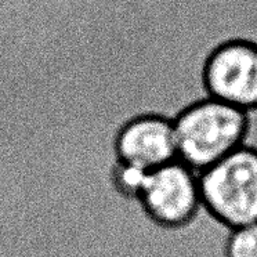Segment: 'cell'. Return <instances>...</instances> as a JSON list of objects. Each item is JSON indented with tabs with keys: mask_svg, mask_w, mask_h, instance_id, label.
Returning a JSON list of instances; mask_svg holds the SVG:
<instances>
[{
	"mask_svg": "<svg viewBox=\"0 0 257 257\" xmlns=\"http://www.w3.org/2000/svg\"><path fill=\"white\" fill-rule=\"evenodd\" d=\"M173 124L177 159L202 172L240 147L245 111L210 98L183 112Z\"/></svg>",
	"mask_w": 257,
	"mask_h": 257,
	"instance_id": "obj_1",
	"label": "cell"
},
{
	"mask_svg": "<svg viewBox=\"0 0 257 257\" xmlns=\"http://www.w3.org/2000/svg\"><path fill=\"white\" fill-rule=\"evenodd\" d=\"M113 161L151 172L177 159L174 124L154 115L137 116L117 126L112 136Z\"/></svg>",
	"mask_w": 257,
	"mask_h": 257,
	"instance_id": "obj_4",
	"label": "cell"
},
{
	"mask_svg": "<svg viewBox=\"0 0 257 257\" xmlns=\"http://www.w3.org/2000/svg\"><path fill=\"white\" fill-rule=\"evenodd\" d=\"M206 86L212 98L249 109L257 105V47L234 42L220 47L207 61Z\"/></svg>",
	"mask_w": 257,
	"mask_h": 257,
	"instance_id": "obj_5",
	"label": "cell"
},
{
	"mask_svg": "<svg viewBox=\"0 0 257 257\" xmlns=\"http://www.w3.org/2000/svg\"><path fill=\"white\" fill-rule=\"evenodd\" d=\"M202 202L231 227L257 221V152L238 147L198 172Z\"/></svg>",
	"mask_w": 257,
	"mask_h": 257,
	"instance_id": "obj_2",
	"label": "cell"
},
{
	"mask_svg": "<svg viewBox=\"0 0 257 257\" xmlns=\"http://www.w3.org/2000/svg\"><path fill=\"white\" fill-rule=\"evenodd\" d=\"M228 257H257V221L234 228L228 242Z\"/></svg>",
	"mask_w": 257,
	"mask_h": 257,
	"instance_id": "obj_7",
	"label": "cell"
},
{
	"mask_svg": "<svg viewBox=\"0 0 257 257\" xmlns=\"http://www.w3.org/2000/svg\"><path fill=\"white\" fill-rule=\"evenodd\" d=\"M147 174L148 172L146 170L113 161L109 170V183L119 198L130 205H135L137 203V198L146 181Z\"/></svg>",
	"mask_w": 257,
	"mask_h": 257,
	"instance_id": "obj_6",
	"label": "cell"
},
{
	"mask_svg": "<svg viewBox=\"0 0 257 257\" xmlns=\"http://www.w3.org/2000/svg\"><path fill=\"white\" fill-rule=\"evenodd\" d=\"M199 202L198 172L179 159L148 172L137 198L147 217L169 227L185 223Z\"/></svg>",
	"mask_w": 257,
	"mask_h": 257,
	"instance_id": "obj_3",
	"label": "cell"
}]
</instances>
